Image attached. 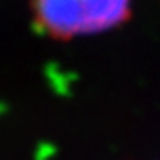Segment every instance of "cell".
<instances>
[{
    "mask_svg": "<svg viewBox=\"0 0 160 160\" xmlns=\"http://www.w3.org/2000/svg\"><path fill=\"white\" fill-rule=\"evenodd\" d=\"M133 0H31L35 25L52 39L98 35L131 16Z\"/></svg>",
    "mask_w": 160,
    "mask_h": 160,
    "instance_id": "6da1fadb",
    "label": "cell"
}]
</instances>
